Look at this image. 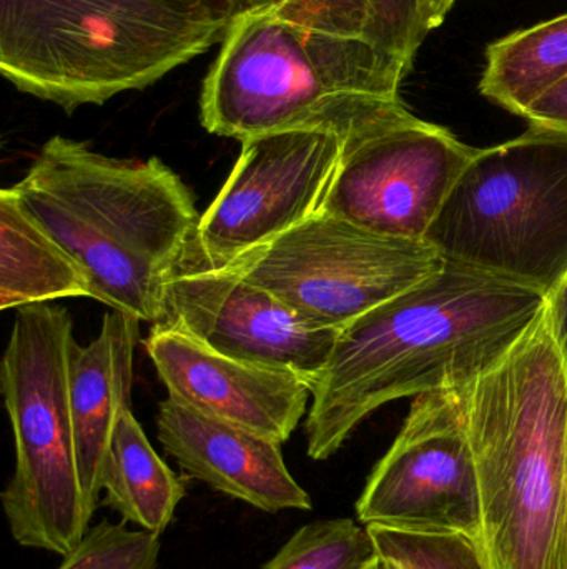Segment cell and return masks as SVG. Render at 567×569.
I'll use <instances>...</instances> for the list:
<instances>
[{
	"label": "cell",
	"instance_id": "cell-1",
	"mask_svg": "<svg viewBox=\"0 0 567 569\" xmlns=\"http://www.w3.org/2000/svg\"><path fill=\"white\" fill-rule=\"evenodd\" d=\"M546 305L533 288L446 260L340 331L312 385L306 453L328 460L389 401L468 387L522 341Z\"/></svg>",
	"mask_w": 567,
	"mask_h": 569
},
{
	"label": "cell",
	"instance_id": "cell-2",
	"mask_svg": "<svg viewBox=\"0 0 567 569\" xmlns=\"http://www.w3.org/2000/svg\"><path fill=\"white\" fill-rule=\"evenodd\" d=\"M12 190L85 272L93 300L159 321L166 283L185 263L202 217L179 173L159 157L112 159L55 136Z\"/></svg>",
	"mask_w": 567,
	"mask_h": 569
},
{
	"label": "cell",
	"instance_id": "cell-3",
	"mask_svg": "<svg viewBox=\"0 0 567 569\" xmlns=\"http://www.w3.org/2000/svg\"><path fill=\"white\" fill-rule=\"evenodd\" d=\"M493 569H567V363L548 317L459 390Z\"/></svg>",
	"mask_w": 567,
	"mask_h": 569
},
{
	"label": "cell",
	"instance_id": "cell-4",
	"mask_svg": "<svg viewBox=\"0 0 567 569\" xmlns=\"http://www.w3.org/2000/svg\"><path fill=\"white\" fill-rule=\"evenodd\" d=\"M255 0H0V70L62 107L142 90L222 42Z\"/></svg>",
	"mask_w": 567,
	"mask_h": 569
},
{
	"label": "cell",
	"instance_id": "cell-5",
	"mask_svg": "<svg viewBox=\"0 0 567 569\" xmlns=\"http://www.w3.org/2000/svg\"><path fill=\"white\" fill-rule=\"evenodd\" d=\"M409 67L363 37H338L286 22L270 0L236 13L200 97L206 132L243 140L285 130L343 137L402 102Z\"/></svg>",
	"mask_w": 567,
	"mask_h": 569
},
{
	"label": "cell",
	"instance_id": "cell-6",
	"mask_svg": "<svg viewBox=\"0 0 567 569\" xmlns=\"http://www.w3.org/2000/svg\"><path fill=\"white\" fill-rule=\"evenodd\" d=\"M72 318L49 303L17 308L0 388L16 470L0 495L17 545L65 557L89 531L70 408Z\"/></svg>",
	"mask_w": 567,
	"mask_h": 569
},
{
	"label": "cell",
	"instance_id": "cell-7",
	"mask_svg": "<svg viewBox=\"0 0 567 569\" xmlns=\"http://www.w3.org/2000/svg\"><path fill=\"white\" fill-rule=\"evenodd\" d=\"M425 242L449 262L551 297L567 276V132L529 126L476 150Z\"/></svg>",
	"mask_w": 567,
	"mask_h": 569
},
{
	"label": "cell",
	"instance_id": "cell-8",
	"mask_svg": "<svg viewBox=\"0 0 567 569\" xmlns=\"http://www.w3.org/2000/svg\"><path fill=\"white\" fill-rule=\"evenodd\" d=\"M445 262L425 240L379 236L318 212L226 269L272 291L312 327L342 331Z\"/></svg>",
	"mask_w": 567,
	"mask_h": 569
},
{
	"label": "cell",
	"instance_id": "cell-9",
	"mask_svg": "<svg viewBox=\"0 0 567 569\" xmlns=\"http://www.w3.org/2000/svg\"><path fill=\"white\" fill-rule=\"evenodd\" d=\"M476 150L396 103L346 137L320 212L379 236L425 240Z\"/></svg>",
	"mask_w": 567,
	"mask_h": 569
},
{
	"label": "cell",
	"instance_id": "cell-10",
	"mask_svg": "<svg viewBox=\"0 0 567 569\" xmlns=\"http://www.w3.org/2000/svg\"><path fill=\"white\" fill-rule=\"evenodd\" d=\"M343 146L345 137L326 129L243 140L232 173L200 217L183 267L232 266L318 213Z\"/></svg>",
	"mask_w": 567,
	"mask_h": 569
},
{
	"label": "cell",
	"instance_id": "cell-11",
	"mask_svg": "<svg viewBox=\"0 0 567 569\" xmlns=\"http://www.w3.org/2000/svg\"><path fill=\"white\" fill-rule=\"evenodd\" d=\"M356 515L365 527L449 531L483 541L478 470L459 390L415 397L402 431L369 475Z\"/></svg>",
	"mask_w": 567,
	"mask_h": 569
},
{
	"label": "cell",
	"instance_id": "cell-12",
	"mask_svg": "<svg viewBox=\"0 0 567 569\" xmlns=\"http://www.w3.org/2000/svg\"><path fill=\"white\" fill-rule=\"evenodd\" d=\"M153 325L189 335L225 357L293 371L310 387L340 333L312 327L272 291L226 267L180 269L166 283L162 315Z\"/></svg>",
	"mask_w": 567,
	"mask_h": 569
},
{
	"label": "cell",
	"instance_id": "cell-13",
	"mask_svg": "<svg viewBox=\"0 0 567 569\" xmlns=\"http://www.w3.org/2000/svg\"><path fill=\"white\" fill-rule=\"evenodd\" d=\"M145 350L173 400L285 443L306 415L312 387L293 371L235 360L163 325Z\"/></svg>",
	"mask_w": 567,
	"mask_h": 569
},
{
	"label": "cell",
	"instance_id": "cell-14",
	"mask_svg": "<svg viewBox=\"0 0 567 569\" xmlns=\"http://www.w3.org/2000/svg\"><path fill=\"white\" fill-rule=\"evenodd\" d=\"M163 450L193 480L265 513L310 511L312 497L290 473L282 445L249 428L166 398L156 415Z\"/></svg>",
	"mask_w": 567,
	"mask_h": 569
},
{
	"label": "cell",
	"instance_id": "cell-15",
	"mask_svg": "<svg viewBox=\"0 0 567 569\" xmlns=\"http://www.w3.org/2000/svg\"><path fill=\"white\" fill-rule=\"evenodd\" d=\"M139 318L105 313L95 340L73 345L69 367L70 408L75 430L80 483L87 510L95 515L113 431L132 408L133 360L140 340Z\"/></svg>",
	"mask_w": 567,
	"mask_h": 569
},
{
	"label": "cell",
	"instance_id": "cell-16",
	"mask_svg": "<svg viewBox=\"0 0 567 569\" xmlns=\"http://www.w3.org/2000/svg\"><path fill=\"white\" fill-rule=\"evenodd\" d=\"M92 298L79 263L20 206L12 187L0 192V310Z\"/></svg>",
	"mask_w": 567,
	"mask_h": 569
},
{
	"label": "cell",
	"instance_id": "cell-17",
	"mask_svg": "<svg viewBox=\"0 0 567 569\" xmlns=\"http://www.w3.org/2000/svg\"><path fill=\"white\" fill-rule=\"evenodd\" d=\"M105 503L139 530L162 537L185 498L182 480L156 453L132 408L113 431L102 475Z\"/></svg>",
	"mask_w": 567,
	"mask_h": 569
},
{
	"label": "cell",
	"instance_id": "cell-18",
	"mask_svg": "<svg viewBox=\"0 0 567 569\" xmlns=\"http://www.w3.org/2000/svg\"><path fill=\"white\" fill-rule=\"evenodd\" d=\"M567 79V12L509 33L486 49L479 92L515 116Z\"/></svg>",
	"mask_w": 567,
	"mask_h": 569
},
{
	"label": "cell",
	"instance_id": "cell-19",
	"mask_svg": "<svg viewBox=\"0 0 567 569\" xmlns=\"http://www.w3.org/2000/svg\"><path fill=\"white\" fill-rule=\"evenodd\" d=\"M378 558L368 527L330 518L298 528L262 569H366Z\"/></svg>",
	"mask_w": 567,
	"mask_h": 569
},
{
	"label": "cell",
	"instance_id": "cell-20",
	"mask_svg": "<svg viewBox=\"0 0 567 569\" xmlns=\"http://www.w3.org/2000/svg\"><path fill=\"white\" fill-rule=\"evenodd\" d=\"M379 558L389 569H493L478 538L449 531L368 527Z\"/></svg>",
	"mask_w": 567,
	"mask_h": 569
},
{
	"label": "cell",
	"instance_id": "cell-21",
	"mask_svg": "<svg viewBox=\"0 0 567 569\" xmlns=\"http://www.w3.org/2000/svg\"><path fill=\"white\" fill-rule=\"evenodd\" d=\"M160 551L159 535L103 520L89 528L57 569H156Z\"/></svg>",
	"mask_w": 567,
	"mask_h": 569
},
{
	"label": "cell",
	"instance_id": "cell-22",
	"mask_svg": "<svg viewBox=\"0 0 567 569\" xmlns=\"http://www.w3.org/2000/svg\"><path fill=\"white\" fill-rule=\"evenodd\" d=\"M368 26L363 39L412 69L426 39L423 0H368Z\"/></svg>",
	"mask_w": 567,
	"mask_h": 569
},
{
	"label": "cell",
	"instance_id": "cell-23",
	"mask_svg": "<svg viewBox=\"0 0 567 569\" xmlns=\"http://www.w3.org/2000/svg\"><path fill=\"white\" fill-rule=\"evenodd\" d=\"M286 22L338 37H363L368 26V0H270Z\"/></svg>",
	"mask_w": 567,
	"mask_h": 569
},
{
	"label": "cell",
	"instance_id": "cell-24",
	"mask_svg": "<svg viewBox=\"0 0 567 569\" xmlns=\"http://www.w3.org/2000/svg\"><path fill=\"white\" fill-rule=\"evenodd\" d=\"M523 119L529 126L545 127V129L567 132V79L553 87L551 90L539 97L525 113Z\"/></svg>",
	"mask_w": 567,
	"mask_h": 569
},
{
	"label": "cell",
	"instance_id": "cell-25",
	"mask_svg": "<svg viewBox=\"0 0 567 569\" xmlns=\"http://www.w3.org/2000/svg\"><path fill=\"white\" fill-rule=\"evenodd\" d=\"M546 317H548L556 343H558L567 363V276L561 284L556 288L555 293L548 297Z\"/></svg>",
	"mask_w": 567,
	"mask_h": 569
},
{
	"label": "cell",
	"instance_id": "cell-26",
	"mask_svg": "<svg viewBox=\"0 0 567 569\" xmlns=\"http://www.w3.org/2000/svg\"><path fill=\"white\" fill-rule=\"evenodd\" d=\"M456 2L458 0H423V32L426 37L445 22Z\"/></svg>",
	"mask_w": 567,
	"mask_h": 569
},
{
	"label": "cell",
	"instance_id": "cell-27",
	"mask_svg": "<svg viewBox=\"0 0 567 569\" xmlns=\"http://www.w3.org/2000/svg\"><path fill=\"white\" fill-rule=\"evenodd\" d=\"M366 569H389L388 565L385 563V561L382 560V558H378V560L375 561V563L372 565V567H368Z\"/></svg>",
	"mask_w": 567,
	"mask_h": 569
}]
</instances>
